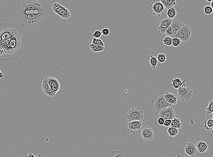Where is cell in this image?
Masks as SVG:
<instances>
[{
  "mask_svg": "<svg viewBox=\"0 0 213 157\" xmlns=\"http://www.w3.org/2000/svg\"><path fill=\"white\" fill-rule=\"evenodd\" d=\"M29 37L25 30L10 22L0 23V60H16L28 48Z\"/></svg>",
  "mask_w": 213,
  "mask_h": 157,
  "instance_id": "1",
  "label": "cell"
},
{
  "mask_svg": "<svg viewBox=\"0 0 213 157\" xmlns=\"http://www.w3.org/2000/svg\"><path fill=\"white\" fill-rule=\"evenodd\" d=\"M15 16L22 28L32 27L38 24L41 20L46 19L48 16L47 12L27 14L18 12Z\"/></svg>",
  "mask_w": 213,
  "mask_h": 157,
  "instance_id": "2",
  "label": "cell"
},
{
  "mask_svg": "<svg viewBox=\"0 0 213 157\" xmlns=\"http://www.w3.org/2000/svg\"><path fill=\"white\" fill-rule=\"evenodd\" d=\"M18 12L24 13H37L46 12L45 5L34 0H17Z\"/></svg>",
  "mask_w": 213,
  "mask_h": 157,
  "instance_id": "3",
  "label": "cell"
},
{
  "mask_svg": "<svg viewBox=\"0 0 213 157\" xmlns=\"http://www.w3.org/2000/svg\"><path fill=\"white\" fill-rule=\"evenodd\" d=\"M168 106H174L168 103L164 98V93L160 92L151 101L148 110L151 114L158 115L159 114L161 110Z\"/></svg>",
  "mask_w": 213,
  "mask_h": 157,
  "instance_id": "4",
  "label": "cell"
},
{
  "mask_svg": "<svg viewBox=\"0 0 213 157\" xmlns=\"http://www.w3.org/2000/svg\"><path fill=\"white\" fill-rule=\"evenodd\" d=\"M165 10L160 0H153L150 5V13L155 16H161L164 13Z\"/></svg>",
  "mask_w": 213,
  "mask_h": 157,
  "instance_id": "5",
  "label": "cell"
},
{
  "mask_svg": "<svg viewBox=\"0 0 213 157\" xmlns=\"http://www.w3.org/2000/svg\"><path fill=\"white\" fill-rule=\"evenodd\" d=\"M143 117V111L140 108L133 107L128 111L126 116V120L129 122L136 120L142 121Z\"/></svg>",
  "mask_w": 213,
  "mask_h": 157,
  "instance_id": "6",
  "label": "cell"
},
{
  "mask_svg": "<svg viewBox=\"0 0 213 157\" xmlns=\"http://www.w3.org/2000/svg\"><path fill=\"white\" fill-rule=\"evenodd\" d=\"M53 11L55 13L64 19H69L71 16L69 10L64 7L58 2H55L52 6Z\"/></svg>",
  "mask_w": 213,
  "mask_h": 157,
  "instance_id": "7",
  "label": "cell"
},
{
  "mask_svg": "<svg viewBox=\"0 0 213 157\" xmlns=\"http://www.w3.org/2000/svg\"><path fill=\"white\" fill-rule=\"evenodd\" d=\"M191 32V29L189 26L184 24L174 37L179 39L183 42L187 43L190 39Z\"/></svg>",
  "mask_w": 213,
  "mask_h": 157,
  "instance_id": "8",
  "label": "cell"
},
{
  "mask_svg": "<svg viewBox=\"0 0 213 157\" xmlns=\"http://www.w3.org/2000/svg\"><path fill=\"white\" fill-rule=\"evenodd\" d=\"M178 97L182 101H189L192 98V91L186 85L177 89Z\"/></svg>",
  "mask_w": 213,
  "mask_h": 157,
  "instance_id": "9",
  "label": "cell"
},
{
  "mask_svg": "<svg viewBox=\"0 0 213 157\" xmlns=\"http://www.w3.org/2000/svg\"><path fill=\"white\" fill-rule=\"evenodd\" d=\"M174 106H168L161 110L159 113L161 117L165 120H172L175 118V112L174 111Z\"/></svg>",
  "mask_w": 213,
  "mask_h": 157,
  "instance_id": "10",
  "label": "cell"
},
{
  "mask_svg": "<svg viewBox=\"0 0 213 157\" xmlns=\"http://www.w3.org/2000/svg\"><path fill=\"white\" fill-rule=\"evenodd\" d=\"M141 135L142 138L147 141L152 140L154 137L153 130L149 127H145L143 128L141 131Z\"/></svg>",
  "mask_w": 213,
  "mask_h": 157,
  "instance_id": "11",
  "label": "cell"
},
{
  "mask_svg": "<svg viewBox=\"0 0 213 157\" xmlns=\"http://www.w3.org/2000/svg\"><path fill=\"white\" fill-rule=\"evenodd\" d=\"M185 151L187 155L189 157H193L195 156L198 150L195 144L192 142H190L185 146Z\"/></svg>",
  "mask_w": 213,
  "mask_h": 157,
  "instance_id": "12",
  "label": "cell"
},
{
  "mask_svg": "<svg viewBox=\"0 0 213 157\" xmlns=\"http://www.w3.org/2000/svg\"><path fill=\"white\" fill-rule=\"evenodd\" d=\"M48 83L50 85L51 90L56 94L57 93L60 89V84L59 82L55 78L51 77H48Z\"/></svg>",
  "mask_w": 213,
  "mask_h": 157,
  "instance_id": "13",
  "label": "cell"
},
{
  "mask_svg": "<svg viewBox=\"0 0 213 157\" xmlns=\"http://www.w3.org/2000/svg\"><path fill=\"white\" fill-rule=\"evenodd\" d=\"M42 88L43 92L44 94L49 97H54L55 95V94L51 90L50 85L48 83V77H45L43 81L42 84Z\"/></svg>",
  "mask_w": 213,
  "mask_h": 157,
  "instance_id": "14",
  "label": "cell"
},
{
  "mask_svg": "<svg viewBox=\"0 0 213 157\" xmlns=\"http://www.w3.org/2000/svg\"><path fill=\"white\" fill-rule=\"evenodd\" d=\"M172 21V19L168 18L161 20L158 27L159 31L161 34H165L167 29L171 26Z\"/></svg>",
  "mask_w": 213,
  "mask_h": 157,
  "instance_id": "15",
  "label": "cell"
},
{
  "mask_svg": "<svg viewBox=\"0 0 213 157\" xmlns=\"http://www.w3.org/2000/svg\"><path fill=\"white\" fill-rule=\"evenodd\" d=\"M142 121H133L129 122L127 123V127L131 131L136 132L142 128Z\"/></svg>",
  "mask_w": 213,
  "mask_h": 157,
  "instance_id": "16",
  "label": "cell"
},
{
  "mask_svg": "<svg viewBox=\"0 0 213 157\" xmlns=\"http://www.w3.org/2000/svg\"><path fill=\"white\" fill-rule=\"evenodd\" d=\"M164 96L168 103L172 105H176L178 102V98L175 95L170 93L165 92L164 94Z\"/></svg>",
  "mask_w": 213,
  "mask_h": 157,
  "instance_id": "17",
  "label": "cell"
},
{
  "mask_svg": "<svg viewBox=\"0 0 213 157\" xmlns=\"http://www.w3.org/2000/svg\"><path fill=\"white\" fill-rule=\"evenodd\" d=\"M183 25L184 24H183L182 21L177 20H172V21L171 23V27H172V29L173 30L175 36L180 30Z\"/></svg>",
  "mask_w": 213,
  "mask_h": 157,
  "instance_id": "18",
  "label": "cell"
},
{
  "mask_svg": "<svg viewBox=\"0 0 213 157\" xmlns=\"http://www.w3.org/2000/svg\"><path fill=\"white\" fill-rule=\"evenodd\" d=\"M186 81L185 80H181L179 77H178L172 80L171 85L173 89H178L182 86L186 85Z\"/></svg>",
  "mask_w": 213,
  "mask_h": 157,
  "instance_id": "19",
  "label": "cell"
},
{
  "mask_svg": "<svg viewBox=\"0 0 213 157\" xmlns=\"http://www.w3.org/2000/svg\"><path fill=\"white\" fill-rule=\"evenodd\" d=\"M197 150L200 154H203L207 151L209 148L208 145L205 142L203 141L198 142L196 144Z\"/></svg>",
  "mask_w": 213,
  "mask_h": 157,
  "instance_id": "20",
  "label": "cell"
},
{
  "mask_svg": "<svg viewBox=\"0 0 213 157\" xmlns=\"http://www.w3.org/2000/svg\"><path fill=\"white\" fill-rule=\"evenodd\" d=\"M165 9H168L174 7L176 4V0H160Z\"/></svg>",
  "mask_w": 213,
  "mask_h": 157,
  "instance_id": "21",
  "label": "cell"
},
{
  "mask_svg": "<svg viewBox=\"0 0 213 157\" xmlns=\"http://www.w3.org/2000/svg\"><path fill=\"white\" fill-rule=\"evenodd\" d=\"M204 128L207 130H212L213 128V120L211 117H207L204 121Z\"/></svg>",
  "mask_w": 213,
  "mask_h": 157,
  "instance_id": "22",
  "label": "cell"
},
{
  "mask_svg": "<svg viewBox=\"0 0 213 157\" xmlns=\"http://www.w3.org/2000/svg\"><path fill=\"white\" fill-rule=\"evenodd\" d=\"M181 121L178 118H174L172 120V123L171 124V127H173L176 129H179L181 128Z\"/></svg>",
  "mask_w": 213,
  "mask_h": 157,
  "instance_id": "23",
  "label": "cell"
},
{
  "mask_svg": "<svg viewBox=\"0 0 213 157\" xmlns=\"http://www.w3.org/2000/svg\"><path fill=\"white\" fill-rule=\"evenodd\" d=\"M89 47L92 51L95 52H102V51H104L105 49V47L104 46L92 44L89 45Z\"/></svg>",
  "mask_w": 213,
  "mask_h": 157,
  "instance_id": "24",
  "label": "cell"
},
{
  "mask_svg": "<svg viewBox=\"0 0 213 157\" xmlns=\"http://www.w3.org/2000/svg\"><path fill=\"white\" fill-rule=\"evenodd\" d=\"M176 16V11L174 7L168 9L167 12V16L169 19H172Z\"/></svg>",
  "mask_w": 213,
  "mask_h": 157,
  "instance_id": "25",
  "label": "cell"
},
{
  "mask_svg": "<svg viewBox=\"0 0 213 157\" xmlns=\"http://www.w3.org/2000/svg\"><path fill=\"white\" fill-rule=\"evenodd\" d=\"M179 131L178 129L173 128V127H169L167 129V133L169 136L171 137H175L178 133Z\"/></svg>",
  "mask_w": 213,
  "mask_h": 157,
  "instance_id": "26",
  "label": "cell"
},
{
  "mask_svg": "<svg viewBox=\"0 0 213 157\" xmlns=\"http://www.w3.org/2000/svg\"><path fill=\"white\" fill-rule=\"evenodd\" d=\"M158 60L157 58L155 56L151 55L150 56V63L151 66L152 67V68L154 69H156V66H157V64H158Z\"/></svg>",
  "mask_w": 213,
  "mask_h": 157,
  "instance_id": "27",
  "label": "cell"
},
{
  "mask_svg": "<svg viewBox=\"0 0 213 157\" xmlns=\"http://www.w3.org/2000/svg\"><path fill=\"white\" fill-rule=\"evenodd\" d=\"M207 115H211L213 113V100H210L206 109Z\"/></svg>",
  "mask_w": 213,
  "mask_h": 157,
  "instance_id": "28",
  "label": "cell"
},
{
  "mask_svg": "<svg viewBox=\"0 0 213 157\" xmlns=\"http://www.w3.org/2000/svg\"><path fill=\"white\" fill-rule=\"evenodd\" d=\"M162 41L166 46H172V38L167 36L162 40Z\"/></svg>",
  "mask_w": 213,
  "mask_h": 157,
  "instance_id": "29",
  "label": "cell"
},
{
  "mask_svg": "<svg viewBox=\"0 0 213 157\" xmlns=\"http://www.w3.org/2000/svg\"><path fill=\"white\" fill-rule=\"evenodd\" d=\"M91 44L94 45H101V46H104L105 47V44L104 42L100 39H97L94 38L92 39V43Z\"/></svg>",
  "mask_w": 213,
  "mask_h": 157,
  "instance_id": "30",
  "label": "cell"
},
{
  "mask_svg": "<svg viewBox=\"0 0 213 157\" xmlns=\"http://www.w3.org/2000/svg\"><path fill=\"white\" fill-rule=\"evenodd\" d=\"M157 59L160 63H164L166 60V56L165 55L162 53H159L157 56Z\"/></svg>",
  "mask_w": 213,
  "mask_h": 157,
  "instance_id": "31",
  "label": "cell"
},
{
  "mask_svg": "<svg viewBox=\"0 0 213 157\" xmlns=\"http://www.w3.org/2000/svg\"><path fill=\"white\" fill-rule=\"evenodd\" d=\"M181 41L178 38L174 37L172 38V46L173 47H178L180 45L181 43Z\"/></svg>",
  "mask_w": 213,
  "mask_h": 157,
  "instance_id": "32",
  "label": "cell"
},
{
  "mask_svg": "<svg viewBox=\"0 0 213 157\" xmlns=\"http://www.w3.org/2000/svg\"><path fill=\"white\" fill-rule=\"evenodd\" d=\"M165 34H166V36H168V37L172 38H174L175 35L174 34L173 30L172 29L171 26L167 29Z\"/></svg>",
  "mask_w": 213,
  "mask_h": 157,
  "instance_id": "33",
  "label": "cell"
},
{
  "mask_svg": "<svg viewBox=\"0 0 213 157\" xmlns=\"http://www.w3.org/2000/svg\"><path fill=\"white\" fill-rule=\"evenodd\" d=\"M109 157H123V154L120 151H113L111 153Z\"/></svg>",
  "mask_w": 213,
  "mask_h": 157,
  "instance_id": "34",
  "label": "cell"
},
{
  "mask_svg": "<svg viewBox=\"0 0 213 157\" xmlns=\"http://www.w3.org/2000/svg\"><path fill=\"white\" fill-rule=\"evenodd\" d=\"M204 13L206 15H210L213 12V10L212 7L209 5H206L204 8Z\"/></svg>",
  "mask_w": 213,
  "mask_h": 157,
  "instance_id": "35",
  "label": "cell"
},
{
  "mask_svg": "<svg viewBox=\"0 0 213 157\" xmlns=\"http://www.w3.org/2000/svg\"><path fill=\"white\" fill-rule=\"evenodd\" d=\"M102 33L101 31L100 30H96L95 31L94 33L92 35V37L95 38L99 39L101 37V36H102Z\"/></svg>",
  "mask_w": 213,
  "mask_h": 157,
  "instance_id": "36",
  "label": "cell"
},
{
  "mask_svg": "<svg viewBox=\"0 0 213 157\" xmlns=\"http://www.w3.org/2000/svg\"><path fill=\"white\" fill-rule=\"evenodd\" d=\"M102 32V34L104 36H107L109 35L110 33V30L108 29L107 28H105L103 29Z\"/></svg>",
  "mask_w": 213,
  "mask_h": 157,
  "instance_id": "37",
  "label": "cell"
},
{
  "mask_svg": "<svg viewBox=\"0 0 213 157\" xmlns=\"http://www.w3.org/2000/svg\"><path fill=\"white\" fill-rule=\"evenodd\" d=\"M172 120H165L164 125L165 127H170L172 123Z\"/></svg>",
  "mask_w": 213,
  "mask_h": 157,
  "instance_id": "38",
  "label": "cell"
},
{
  "mask_svg": "<svg viewBox=\"0 0 213 157\" xmlns=\"http://www.w3.org/2000/svg\"><path fill=\"white\" fill-rule=\"evenodd\" d=\"M165 120L163 118L161 117H160L159 118L158 120V123L160 125H163L164 124Z\"/></svg>",
  "mask_w": 213,
  "mask_h": 157,
  "instance_id": "39",
  "label": "cell"
},
{
  "mask_svg": "<svg viewBox=\"0 0 213 157\" xmlns=\"http://www.w3.org/2000/svg\"><path fill=\"white\" fill-rule=\"evenodd\" d=\"M25 157H37V156H36L34 155L33 154H32L31 152H30V153H29V155H25Z\"/></svg>",
  "mask_w": 213,
  "mask_h": 157,
  "instance_id": "40",
  "label": "cell"
},
{
  "mask_svg": "<svg viewBox=\"0 0 213 157\" xmlns=\"http://www.w3.org/2000/svg\"><path fill=\"white\" fill-rule=\"evenodd\" d=\"M37 157H47L46 155L45 154H40V155H38Z\"/></svg>",
  "mask_w": 213,
  "mask_h": 157,
  "instance_id": "41",
  "label": "cell"
},
{
  "mask_svg": "<svg viewBox=\"0 0 213 157\" xmlns=\"http://www.w3.org/2000/svg\"><path fill=\"white\" fill-rule=\"evenodd\" d=\"M210 136L211 137L213 138V128L212 129L211 132V134H210Z\"/></svg>",
  "mask_w": 213,
  "mask_h": 157,
  "instance_id": "42",
  "label": "cell"
},
{
  "mask_svg": "<svg viewBox=\"0 0 213 157\" xmlns=\"http://www.w3.org/2000/svg\"><path fill=\"white\" fill-rule=\"evenodd\" d=\"M211 6L212 7L213 10V0L211 2Z\"/></svg>",
  "mask_w": 213,
  "mask_h": 157,
  "instance_id": "43",
  "label": "cell"
},
{
  "mask_svg": "<svg viewBox=\"0 0 213 157\" xmlns=\"http://www.w3.org/2000/svg\"><path fill=\"white\" fill-rule=\"evenodd\" d=\"M3 77V73L2 72V73H1V74H0V78H2Z\"/></svg>",
  "mask_w": 213,
  "mask_h": 157,
  "instance_id": "44",
  "label": "cell"
},
{
  "mask_svg": "<svg viewBox=\"0 0 213 157\" xmlns=\"http://www.w3.org/2000/svg\"><path fill=\"white\" fill-rule=\"evenodd\" d=\"M0 157H8L7 156L5 155H1L0 154Z\"/></svg>",
  "mask_w": 213,
  "mask_h": 157,
  "instance_id": "45",
  "label": "cell"
},
{
  "mask_svg": "<svg viewBox=\"0 0 213 157\" xmlns=\"http://www.w3.org/2000/svg\"><path fill=\"white\" fill-rule=\"evenodd\" d=\"M210 117L212 118V119L213 120V113H212V114H211V116H210Z\"/></svg>",
  "mask_w": 213,
  "mask_h": 157,
  "instance_id": "46",
  "label": "cell"
},
{
  "mask_svg": "<svg viewBox=\"0 0 213 157\" xmlns=\"http://www.w3.org/2000/svg\"><path fill=\"white\" fill-rule=\"evenodd\" d=\"M206 1L208 2H211L213 0H206Z\"/></svg>",
  "mask_w": 213,
  "mask_h": 157,
  "instance_id": "47",
  "label": "cell"
},
{
  "mask_svg": "<svg viewBox=\"0 0 213 157\" xmlns=\"http://www.w3.org/2000/svg\"><path fill=\"white\" fill-rule=\"evenodd\" d=\"M36 1H43V0H36Z\"/></svg>",
  "mask_w": 213,
  "mask_h": 157,
  "instance_id": "48",
  "label": "cell"
},
{
  "mask_svg": "<svg viewBox=\"0 0 213 157\" xmlns=\"http://www.w3.org/2000/svg\"><path fill=\"white\" fill-rule=\"evenodd\" d=\"M1 73H2V71H1V70L0 69V74H1Z\"/></svg>",
  "mask_w": 213,
  "mask_h": 157,
  "instance_id": "49",
  "label": "cell"
},
{
  "mask_svg": "<svg viewBox=\"0 0 213 157\" xmlns=\"http://www.w3.org/2000/svg\"><path fill=\"white\" fill-rule=\"evenodd\" d=\"M200 157L199 156H193V157Z\"/></svg>",
  "mask_w": 213,
  "mask_h": 157,
  "instance_id": "50",
  "label": "cell"
}]
</instances>
